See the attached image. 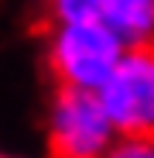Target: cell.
<instances>
[{"mask_svg":"<svg viewBox=\"0 0 154 158\" xmlns=\"http://www.w3.org/2000/svg\"><path fill=\"white\" fill-rule=\"evenodd\" d=\"M106 158H154V138H116Z\"/></svg>","mask_w":154,"mask_h":158,"instance_id":"obj_6","label":"cell"},{"mask_svg":"<svg viewBox=\"0 0 154 158\" xmlns=\"http://www.w3.org/2000/svg\"><path fill=\"white\" fill-rule=\"evenodd\" d=\"M116 138L120 134L96 89L55 86L45 120L48 158H106Z\"/></svg>","mask_w":154,"mask_h":158,"instance_id":"obj_2","label":"cell"},{"mask_svg":"<svg viewBox=\"0 0 154 158\" xmlns=\"http://www.w3.org/2000/svg\"><path fill=\"white\" fill-rule=\"evenodd\" d=\"M99 21L130 45H151L154 41V0H103Z\"/></svg>","mask_w":154,"mask_h":158,"instance_id":"obj_4","label":"cell"},{"mask_svg":"<svg viewBox=\"0 0 154 158\" xmlns=\"http://www.w3.org/2000/svg\"><path fill=\"white\" fill-rule=\"evenodd\" d=\"M0 158H10V155H4V151H0Z\"/></svg>","mask_w":154,"mask_h":158,"instance_id":"obj_7","label":"cell"},{"mask_svg":"<svg viewBox=\"0 0 154 158\" xmlns=\"http://www.w3.org/2000/svg\"><path fill=\"white\" fill-rule=\"evenodd\" d=\"M123 52L127 41L103 21L45 24V69L55 86L99 93Z\"/></svg>","mask_w":154,"mask_h":158,"instance_id":"obj_1","label":"cell"},{"mask_svg":"<svg viewBox=\"0 0 154 158\" xmlns=\"http://www.w3.org/2000/svg\"><path fill=\"white\" fill-rule=\"evenodd\" d=\"M103 0H45V24L65 21H99Z\"/></svg>","mask_w":154,"mask_h":158,"instance_id":"obj_5","label":"cell"},{"mask_svg":"<svg viewBox=\"0 0 154 158\" xmlns=\"http://www.w3.org/2000/svg\"><path fill=\"white\" fill-rule=\"evenodd\" d=\"M99 100L120 138H154V41L123 52Z\"/></svg>","mask_w":154,"mask_h":158,"instance_id":"obj_3","label":"cell"},{"mask_svg":"<svg viewBox=\"0 0 154 158\" xmlns=\"http://www.w3.org/2000/svg\"><path fill=\"white\" fill-rule=\"evenodd\" d=\"M10 158H14V155H10Z\"/></svg>","mask_w":154,"mask_h":158,"instance_id":"obj_8","label":"cell"}]
</instances>
